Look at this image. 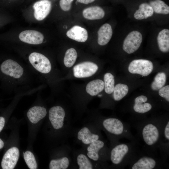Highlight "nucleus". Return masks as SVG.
Masks as SVG:
<instances>
[{"instance_id": "nucleus-16", "label": "nucleus", "mask_w": 169, "mask_h": 169, "mask_svg": "<svg viewBox=\"0 0 169 169\" xmlns=\"http://www.w3.org/2000/svg\"><path fill=\"white\" fill-rule=\"evenodd\" d=\"M19 38L22 42L31 44L37 45L42 44L44 39L43 34L34 30H26L21 32Z\"/></svg>"}, {"instance_id": "nucleus-2", "label": "nucleus", "mask_w": 169, "mask_h": 169, "mask_svg": "<svg viewBox=\"0 0 169 169\" xmlns=\"http://www.w3.org/2000/svg\"><path fill=\"white\" fill-rule=\"evenodd\" d=\"M94 123L106 133L110 141V147L119 142L121 138H126L136 144L137 139L132 134L129 125L122 120L115 117H107L93 120Z\"/></svg>"}, {"instance_id": "nucleus-24", "label": "nucleus", "mask_w": 169, "mask_h": 169, "mask_svg": "<svg viewBox=\"0 0 169 169\" xmlns=\"http://www.w3.org/2000/svg\"><path fill=\"white\" fill-rule=\"evenodd\" d=\"M157 42L160 50L163 53L169 51V30L164 29L159 33L157 38Z\"/></svg>"}, {"instance_id": "nucleus-32", "label": "nucleus", "mask_w": 169, "mask_h": 169, "mask_svg": "<svg viewBox=\"0 0 169 169\" xmlns=\"http://www.w3.org/2000/svg\"><path fill=\"white\" fill-rule=\"evenodd\" d=\"M74 0H60L59 6L62 10L67 11L70 10L72 3Z\"/></svg>"}, {"instance_id": "nucleus-13", "label": "nucleus", "mask_w": 169, "mask_h": 169, "mask_svg": "<svg viewBox=\"0 0 169 169\" xmlns=\"http://www.w3.org/2000/svg\"><path fill=\"white\" fill-rule=\"evenodd\" d=\"M19 151L18 148L13 147L8 149L3 157L1 165L3 169H13L18 161Z\"/></svg>"}, {"instance_id": "nucleus-19", "label": "nucleus", "mask_w": 169, "mask_h": 169, "mask_svg": "<svg viewBox=\"0 0 169 169\" xmlns=\"http://www.w3.org/2000/svg\"><path fill=\"white\" fill-rule=\"evenodd\" d=\"M97 42L101 46L107 44L111 39L113 31L111 26L109 23H105L100 28L97 32Z\"/></svg>"}, {"instance_id": "nucleus-3", "label": "nucleus", "mask_w": 169, "mask_h": 169, "mask_svg": "<svg viewBox=\"0 0 169 169\" xmlns=\"http://www.w3.org/2000/svg\"><path fill=\"white\" fill-rule=\"evenodd\" d=\"M136 144L118 143L110 148V160L112 167L122 168L132 161L138 154Z\"/></svg>"}, {"instance_id": "nucleus-26", "label": "nucleus", "mask_w": 169, "mask_h": 169, "mask_svg": "<svg viewBox=\"0 0 169 169\" xmlns=\"http://www.w3.org/2000/svg\"><path fill=\"white\" fill-rule=\"evenodd\" d=\"M154 12L159 14L167 15L169 13V7L161 0H152L149 3Z\"/></svg>"}, {"instance_id": "nucleus-9", "label": "nucleus", "mask_w": 169, "mask_h": 169, "mask_svg": "<svg viewBox=\"0 0 169 169\" xmlns=\"http://www.w3.org/2000/svg\"><path fill=\"white\" fill-rule=\"evenodd\" d=\"M0 69L2 72L14 79H19L24 75L23 68L16 61L8 59L1 64Z\"/></svg>"}, {"instance_id": "nucleus-17", "label": "nucleus", "mask_w": 169, "mask_h": 169, "mask_svg": "<svg viewBox=\"0 0 169 169\" xmlns=\"http://www.w3.org/2000/svg\"><path fill=\"white\" fill-rule=\"evenodd\" d=\"M66 34L69 38L76 41L84 42L88 38V32L84 28L78 25H75L69 29Z\"/></svg>"}, {"instance_id": "nucleus-5", "label": "nucleus", "mask_w": 169, "mask_h": 169, "mask_svg": "<svg viewBox=\"0 0 169 169\" xmlns=\"http://www.w3.org/2000/svg\"><path fill=\"white\" fill-rule=\"evenodd\" d=\"M100 130L93 122L86 124L77 131L76 140L84 147L95 141L103 139Z\"/></svg>"}, {"instance_id": "nucleus-31", "label": "nucleus", "mask_w": 169, "mask_h": 169, "mask_svg": "<svg viewBox=\"0 0 169 169\" xmlns=\"http://www.w3.org/2000/svg\"><path fill=\"white\" fill-rule=\"evenodd\" d=\"M23 157L28 167L30 169H36L37 167V163L33 154L30 151H26L23 154Z\"/></svg>"}, {"instance_id": "nucleus-33", "label": "nucleus", "mask_w": 169, "mask_h": 169, "mask_svg": "<svg viewBox=\"0 0 169 169\" xmlns=\"http://www.w3.org/2000/svg\"><path fill=\"white\" fill-rule=\"evenodd\" d=\"M159 94L161 97L164 98L168 102L169 101V86L167 85L160 89Z\"/></svg>"}, {"instance_id": "nucleus-11", "label": "nucleus", "mask_w": 169, "mask_h": 169, "mask_svg": "<svg viewBox=\"0 0 169 169\" xmlns=\"http://www.w3.org/2000/svg\"><path fill=\"white\" fill-rule=\"evenodd\" d=\"M152 62L149 60L144 59H135L130 64L128 69L132 74H138L146 76L149 75L153 70Z\"/></svg>"}, {"instance_id": "nucleus-21", "label": "nucleus", "mask_w": 169, "mask_h": 169, "mask_svg": "<svg viewBox=\"0 0 169 169\" xmlns=\"http://www.w3.org/2000/svg\"><path fill=\"white\" fill-rule=\"evenodd\" d=\"M82 14L83 17L86 19L95 20L102 18L105 16V12L100 7L94 6L84 9Z\"/></svg>"}, {"instance_id": "nucleus-36", "label": "nucleus", "mask_w": 169, "mask_h": 169, "mask_svg": "<svg viewBox=\"0 0 169 169\" xmlns=\"http://www.w3.org/2000/svg\"><path fill=\"white\" fill-rule=\"evenodd\" d=\"M4 146L3 141L0 138V149L2 148Z\"/></svg>"}, {"instance_id": "nucleus-34", "label": "nucleus", "mask_w": 169, "mask_h": 169, "mask_svg": "<svg viewBox=\"0 0 169 169\" xmlns=\"http://www.w3.org/2000/svg\"><path fill=\"white\" fill-rule=\"evenodd\" d=\"M5 124V120L3 117H0V132L3 129Z\"/></svg>"}, {"instance_id": "nucleus-6", "label": "nucleus", "mask_w": 169, "mask_h": 169, "mask_svg": "<svg viewBox=\"0 0 169 169\" xmlns=\"http://www.w3.org/2000/svg\"><path fill=\"white\" fill-rule=\"evenodd\" d=\"M165 159L155 157L151 154L144 155L138 154L129 164V169H160L164 167Z\"/></svg>"}, {"instance_id": "nucleus-14", "label": "nucleus", "mask_w": 169, "mask_h": 169, "mask_svg": "<svg viewBox=\"0 0 169 169\" xmlns=\"http://www.w3.org/2000/svg\"><path fill=\"white\" fill-rule=\"evenodd\" d=\"M52 3L49 0H39L33 5L35 18L38 21L44 19L49 15L52 8Z\"/></svg>"}, {"instance_id": "nucleus-23", "label": "nucleus", "mask_w": 169, "mask_h": 169, "mask_svg": "<svg viewBox=\"0 0 169 169\" xmlns=\"http://www.w3.org/2000/svg\"><path fill=\"white\" fill-rule=\"evenodd\" d=\"M154 13L152 8L149 4L144 3L140 5L138 9L134 13V17L137 20H142L151 17Z\"/></svg>"}, {"instance_id": "nucleus-4", "label": "nucleus", "mask_w": 169, "mask_h": 169, "mask_svg": "<svg viewBox=\"0 0 169 169\" xmlns=\"http://www.w3.org/2000/svg\"><path fill=\"white\" fill-rule=\"evenodd\" d=\"M83 148L88 157L94 162L105 165V163L110 160V149L103 139L95 141Z\"/></svg>"}, {"instance_id": "nucleus-30", "label": "nucleus", "mask_w": 169, "mask_h": 169, "mask_svg": "<svg viewBox=\"0 0 169 169\" xmlns=\"http://www.w3.org/2000/svg\"><path fill=\"white\" fill-rule=\"evenodd\" d=\"M104 88L105 92L109 94L113 92L115 85L113 75L110 73H106L104 76Z\"/></svg>"}, {"instance_id": "nucleus-10", "label": "nucleus", "mask_w": 169, "mask_h": 169, "mask_svg": "<svg viewBox=\"0 0 169 169\" xmlns=\"http://www.w3.org/2000/svg\"><path fill=\"white\" fill-rule=\"evenodd\" d=\"M142 36L137 31L129 33L124 39L123 44V50L128 54L136 51L140 47L142 41Z\"/></svg>"}, {"instance_id": "nucleus-1", "label": "nucleus", "mask_w": 169, "mask_h": 169, "mask_svg": "<svg viewBox=\"0 0 169 169\" xmlns=\"http://www.w3.org/2000/svg\"><path fill=\"white\" fill-rule=\"evenodd\" d=\"M164 120H141L136 125L138 135L148 154L152 155L157 149H160Z\"/></svg>"}, {"instance_id": "nucleus-37", "label": "nucleus", "mask_w": 169, "mask_h": 169, "mask_svg": "<svg viewBox=\"0 0 169 169\" xmlns=\"http://www.w3.org/2000/svg\"></svg>"}, {"instance_id": "nucleus-7", "label": "nucleus", "mask_w": 169, "mask_h": 169, "mask_svg": "<svg viewBox=\"0 0 169 169\" xmlns=\"http://www.w3.org/2000/svg\"><path fill=\"white\" fill-rule=\"evenodd\" d=\"M66 118L64 109L60 106L51 107L49 111V118L53 128L56 130L65 128L70 131V120Z\"/></svg>"}, {"instance_id": "nucleus-28", "label": "nucleus", "mask_w": 169, "mask_h": 169, "mask_svg": "<svg viewBox=\"0 0 169 169\" xmlns=\"http://www.w3.org/2000/svg\"><path fill=\"white\" fill-rule=\"evenodd\" d=\"M77 57L76 50L73 48H70L66 51L64 59V63L65 66L69 68L74 64Z\"/></svg>"}, {"instance_id": "nucleus-22", "label": "nucleus", "mask_w": 169, "mask_h": 169, "mask_svg": "<svg viewBox=\"0 0 169 169\" xmlns=\"http://www.w3.org/2000/svg\"><path fill=\"white\" fill-rule=\"evenodd\" d=\"M71 159L69 152L57 159L51 160L49 164L50 169H66L68 168L71 163Z\"/></svg>"}, {"instance_id": "nucleus-20", "label": "nucleus", "mask_w": 169, "mask_h": 169, "mask_svg": "<svg viewBox=\"0 0 169 169\" xmlns=\"http://www.w3.org/2000/svg\"><path fill=\"white\" fill-rule=\"evenodd\" d=\"M47 113L45 108L40 106H34L28 110L27 115L32 123L36 124L45 117Z\"/></svg>"}, {"instance_id": "nucleus-8", "label": "nucleus", "mask_w": 169, "mask_h": 169, "mask_svg": "<svg viewBox=\"0 0 169 169\" xmlns=\"http://www.w3.org/2000/svg\"><path fill=\"white\" fill-rule=\"evenodd\" d=\"M28 60L33 68L38 72L47 74L51 71V65L49 59L44 55L33 52L28 56Z\"/></svg>"}, {"instance_id": "nucleus-29", "label": "nucleus", "mask_w": 169, "mask_h": 169, "mask_svg": "<svg viewBox=\"0 0 169 169\" xmlns=\"http://www.w3.org/2000/svg\"><path fill=\"white\" fill-rule=\"evenodd\" d=\"M166 80V76L164 72L158 73L155 77L154 80L151 85V88L154 90H160L165 85Z\"/></svg>"}, {"instance_id": "nucleus-25", "label": "nucleus", "mask_w": 169, "mask_h": 169, "mask_svg": "<svg viewBox=\"0 0 169 169\" xmlns=\"http://www.w3.org/2000/svg\"><path fill=\"white\" fill-rule=\"evenodd\" d=\"M104 88V82L100 79L93 80L86 85V90L90 95L94 96L98 95Z\"/></svg>"}, {"instance_id": "nucleus-35", "label": "nucleus", "mask_w": 169, "mask_h": 169, "mask_svg": "<svg viewBox=\"0 0 169 169\" xmlns=\"http://www.w3.org/2000/svg\"><path fill=\"white\" fill-rule=\"evenodd\" d=\"M77 1L80 3L87 4L94 2L95 0H76Z\"/></svg>"}, {"instance_id": "nucleus-18", "label": "nucleus", "mask_w": 169, "mask_h": 169, "mask_svg": "<svg viewBox=\"0 0 169 169\" xmlns=\"http://www.w3.org/2000/svg\"><path fill=\"white\" fill-rule=\"evenodd\" d=\"M147 98L143 95L136 97L134 100L133 107L135 112L140 114H143L150 111L152 105L149 103L147 102Z\"/></svg>"}, {"instance_id": "nucleus-15", "label": "nucleus", "mask_w": 169, "mask_h": 169, "mask_svg": "<svg viewBox=\"0 0 169 169\" xmlns=\"http://www.w3.org/2000/svg\"><path fill=\"white\" fill-rule=\"evenodd\" d=\"M74 158L79 169H92L101 167L103 165L93 161L87 156L84 150L76 152Z\"/></svg>"}, {"instance_id": "nucleus-12", "label": "nucleus", "mask_w": 169, "mask_h": 169, "mask_svg": "<svg viewBox=\"0 0 169 169\" xmlns=\"http://www.w3.org/2000/svg\"><path fill=\"white\" fill-rule=\"evenodd\" d=\"M98 69L97 65L92 62H83L75 65L74 67V75L77 78L89 77L94 74Z\"/></svg>"}, {"instance_id": "nucleus-27", "label": "nucleus", "mask_w": 169, "mask_h": 169, "mask_svg": "<svg viewBox=\"0 0 169 169\" xmlns=\"http://www.w3.org/2000/svg\"><path fill=\"white\" fill-rule=\"evenodd\" d=\"M128 90V87L126 84H116L113 92L114 100L118 101L121 100L127 94Z\"/></svg>"}]
</instances>
